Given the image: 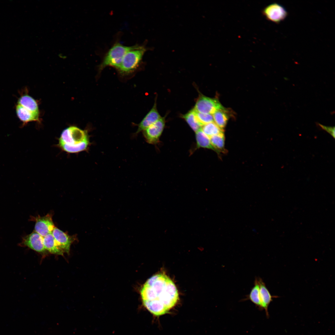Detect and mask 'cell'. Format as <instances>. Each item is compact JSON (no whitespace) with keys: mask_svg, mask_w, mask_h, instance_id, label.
I'll return each instance as SVG.
<instances>
[{"mask_svg":"<svg viewBox=\"0 0 335 335\" xmlns=\"http://www.w3.org/2000/svg\"><path fill=\"white\" fill-rule=\"evenodd\" d=\"M16 110L18 118L23 122V126L30 122H40L39 114L30 111L21 105L17 104Z\"/></svg>","mask_w":335,"mask_h":335,"instance_id":"4fadbf2b","label":"cell"},{"mask_svg":"<svg viewBox=\"0 0 335 335\" xmlns=\"http://www.w3.org/2000/svg\"><path fill=\"white\" fill-rule=\"evenodd\" d=\"M43 243L45 249L52 254L63 255L64 252L58 245L51 233L43 237Z\"/></svg>","mask_w":335,"mask_h":335,"instance_id":"5bb4252c","label":"cell"},{"mask_svg":"<svg viewBox=\"0 0 335 335\" xmlns=\"http://www.w3.org/2000/svg\"><path fill=\"white\" fill-rule=\"evenodd\" d=\"M147 50L144 46L135 45L124 56L121 65L118 69L122 74H129L135 70L141 63L143 56Z\"/></svg>","mask_w":335,"mask_h":335,"instance_id":"7a4b0ae2","label":"cell"},{"mask_svg":"<svg viewBox=\"0 0 335 335\" xmlns=\"http://www.w3.org/2000/svg\"><path fill=\"white\" fill-rule=\"evenodd\" d=\"M214 122L221 128L223 129L227 124L228 116L226 110H219L213 114Z\"/></svg>","mask_w":335,"mask_h":335,"instance_id":"44dd1931","label":"cell"},{"mask_svg":"<svg viewBox=\"0 0 335 335\" xmlns=\"http://www.w3.org/2000/svg\"><path fill=\"white\" fill-rule=\"evenodd\" d=\"M196 112L213 114L219 110H226L218 99L201 95L197 100L193 109Z\"/></svg>","mask_w":335,"mask_h":335,"instance_id":"5b68a950","label":"cell"},{"mask_svg":"<svg viewBox=\"0 0 335 335\" xmlns=\"http://www.w3.org/2000/svg\"><path fill=\"white\" fill-rule=\"evenodd\" d=\"M89 140L87 131L72 126L63 131L59 139V143L74 145Z\"/></svg>","mask_w":335,"mask_h":335,"instance_id":"277c9868","label":"cell"},{"mask_svg":"<svg viewBox=\"0 0 335 335\" xmlns=\"http://www.w3.org/2000/svg\"><path fill=\"white\" fill-rule=\"evenodd\" d=\"M19 245L27 247L41 253H44L46 251L43 243V237L35 231L23 237Z\"/></svg>","mask_w":335,"mask_h":335,"instance_id":"ba28073f","label":"cell"},{"mask_svg":"<svg viewBox=\"0 0 335 335\" xmlns=\"http://www.w3.org/2000/svg\"><path fill=\"white\" fill-rule=\"evenodd\" d=\"M51 233L58 245L63 252L69 253L71 245L74 241L72 237L68 235L55 227Z\"/></svg>","mask_w":335,"mask_h":335,"instance_id":"8fae6325","label":"cell"},{"mask_svg":"<svg viewBox=\"0 0 335 335\" xmlns=\"http://www.w3.org/2000/svg\"><path fill=\"white\" fill-rule=\"evenodd\" d=\"M195 137L197 148H207L215 151L211 144L210 138L203 132L201 128L195 132Z\"/></svg>","mask_w":335,"mask_h":335,"instance_id":"ac0fdd59","label":"cell"},{"mask_svg":"<svg viewBox=\"0 0 335 335\" xmlns=\"http://www.w3.org/2000/svg\"><path fill=\"white\" fill-rule=\"evenodd\" d=\"M90 144L89 140L74 145H69L63 143H59L58 145L65 151L69 153H77L86 150Z\"/></svg>","mask_w":335,"mask_h":335,"instance_id":"e0dca14e","label":"cell"},{"mask_svg":"<svg viewBox=\"0 0 335 335\" xmlns=\"http://www.w3.org/2000/svg\"><path fill=\"white\" fill-rule=\"evenodd\" d=\"M134 46H124L118 42L115 43L105 55L102 62L99 65V71H101L105 68L108 66L114 67L118 69L125 54Z\"/></svg>","mask_w":335,"mask_h":335,"instance_id":"3957f363","label":"cell"},{"mask_svg":"<svg viewBox=\"0 0 335 335\" xmlns=\"http://www.w3.org/2000/svg\"><path fill=\"white\" fill-rule=\"evenodd\" d=\"M31 219L35 221V231L43 237L51 233L55 227L52 216L49 214L42 217H32Z\"/></svg>","mask_w":335,"mask_h":335,"instance_id":"9c48e42d","label":"cell"},{"mask_svg":"<svg viewBox=\"0 0 335 335\" xmlns=\"http://www.w3.org/2000/svg\"><path fill=\"white\" fill-rule=\"evenodd\" d=\"M17 104L20 105L30 111L39 114L37 101L27 94L21 96L17 101Z\"/></svg>","mask_w":335,"mask_h":335,"instance_id":"2e32d148","label":"cell"},{"mask_svg":"<svg viewBox=\"0 0 335 335\" xmlns=\"http://www.w3.org/2000/svg\"><path fill=\"white\" fill-rule=\"evenodd\" d=\"M260 285V293L262 309L264 310L266 316H269L268 308L273 298L278 296H272L266 287L265 283L260 278H258Z\"/></svg>","mask_w":335,"mask_h":335,"instance_id":"7c38bea8","label":"cell"},{"mask_svg":"<svg viewBox=\"0 0 335 335\" xmlns=\"http://www.w3.org/2000/svg\"><path fill=\"white\" fill-rule=\"evenodd\" d=\"M210 138L211 144L215 151L219 152L224 149L225 138L223 133L212 136Z\"/></svg>","mask_w":335,"mask_h":335,"instance_id":"7402d4cb","label":"cell"},{"mask_svg":"<svg viewBox=\"0 0 335 335\" xmlns=\"http://www.w3.org/2000/svg\"><path fill=\"white\" fill-rule=\"evenodd\" d=\"M140 293L145 307L156 316L166 314L179 299L175 284L164 273L156 274L148 279L142 287Z\"/></svg>","mask_w":335,"mask_h":335,"instance_id":"6da1fadb","label":"cell"},{"mask_svg":"<svg viewBox=\"0 0 335 335\" xmlns=\"http://www.w3.org/2000/svg\"><path fill=\"white\" fill-rule=\"evenodd\" d=\"M195 111L197 119L202 126L207 123L214 122L212 114L201 113Z\"/></svg>","mask_w":335,"mask_h":335,"instance_id":"603a6c76","label":"cell"},{"mask_svg":"<svg viewBox=\"0 0 335 335\" xmlns=\"http://www.w3.org/2000/svg\"><path fill=\"white\" fill-rule=\"evenodd\" d=\"M317 125L321 129L326 131L330 134L334 138H335L334 127H328L324 126L319 123H318Z\"/></svg>","mask_w":335,"mask_h":335,"instance_id":"cb8c5ba5","label":"cell"},{"mask_svg":"<svg viewBox=\"0 0 335 335\" xmlns=\"http://www.w3.org/2000/svg\"><path fill=\"white\" fill-rule=\"evenodd\" d=\"M201 129L203 132L209 138L213 136L223 133V129L219 127L214 122L202 126Z\"/></svg>","mask_w":335,"mask_h":335,"instance_id":"ffe728a7","label":"cell"},{"mask_svg":"<svg viewBox=\"0 0 335 335\" xmlns=\"http://www.w3.org/2000/svg\"><path fill=\"white\" fill-rule=\"evenodd\" d=\"M165 122V117H161L142 131L144 137L147 142L152 144L159 142L164 127Z\"/></svg>","mask_w":335,"mask_h":335,"instance_id":"52a82bcc","label":"cell"},{"mask_svg":"<svg viewBox=\"0 0 335 335\" xmlns=\"http://www.w3.org/2000/svg\"><path fill=\"white\" fill-rule=\"evenodd\" d=\"M183 117L195 132L201 128L202 126L199 122L195 111L193 109L183 115Z\"/></svg>","mask_w":335,"mask_h":335,"instance_id":"d6986e66","label":"cell"},{"mask_svg":"<svg viewBox=\"0 0 335 335\" xmlns=\"http://www.w3.org/2000/svg\"><path fill=\"white\" fill-rule=\"evenodd\" d=\"M262 13L267 20L277 24L285 20L288 15V12L285 8L275 2L265 7L262 10Z\"/></svg>","mask_w":335,"mask_h":335,"instance_id":"8992f818","label":"cell"},{"mask_svg":"<svg viewBox=\"0 0 335 335\" xmlns=\"http://www.w3.org/2000/svg\"><path fill=\"white\" fill-rule=\"evenodd\" d=\"M161 117L157 110L155 101L152 108L138 124L137 130L134 135L136 136L154 123Z\"/></svg>","mask_w":335,"mask_h":335,"instance_id":"30bf717a","label":"cell"},{"mask_svg":"<svg viewBox=\"0 0 335 335\" xmlns=\"http://www.w3.org/2000/svg\"><path fill=\"white\" fill-rule=\"evenodd\" d=\"M243 300L250 301L259 310H262L260 296V285L258 278H255L253 286L251 289L249 293L246 296V298Z\"/></svg>","mask_w":335,"mask_h":335,"instance_id":"9a60e30c","label":"cell"}]
</instances>
